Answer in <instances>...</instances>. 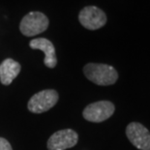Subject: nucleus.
Here are the masks:
<instances>
[{"label":"nucleus","instance_id":"nucleus-1","mask_svg":"<svg viewBox=\"0 0 150 150\" xmlns=\"http://www.w3.org/2000/svg\"><path fill=\"white\" fill-rule=\"evenodd\" d=\"M84 76L98 85H111L118 79V73L112 66L98 63H88L83 67Z\"/></svg>","mask_w":150,"mask_h":150},{"label":"nucleus","instance_id":"nucleus-2","mask_svg":"<svg viewBox=\"0 0 150 150\" xmlns=\"http://www.w3.org/2000/svg\"><path fill=\"white\" fill-rule=\"evenodd\" d=\"M49 18L42 12H30L25 15L20 23L21 32L26 37L45 32L49 27Z\"/></svg>","mask_w":150,"mask_h":150},{"label":"nucleus","instance_id":"nucleus-3","mask_svg":"<svg viewBox=\"0 0 150 150\" xmlns=\"http://www.w3.org/2000/svg\"><path fill=\"white\" fill-rule=\"evenodd\" d=\"M58 101V93L52 89L38 92L28 102L27 108L33 113H42L47 111Z\"/></svg>","mask_w":150,"mask_h":150},{"label":"nucleus","instance_id":"nucleus-4","mask_svg":"<svg viewBox=\"0 0 150 150\" xmlns=\"http://www.w3.org/2000/svg\"><path fill=\"white\" fill-rule=\"evenodd\" d=\"M115 108L111 102L100 101L88 105L82 112L84 119L90 122L100 123L108 119L113 114Z\"/></svg>","mask_w":150,"mask_h":150},{"label":"nucleus","instance_id":"nucleus-5","mask_svg":"<svg viewBox=\"0 0 150 150\" xmlns=\"http://www.w3.org/2000/svg\"><path fill=\"white\" fill-rule=\"evenodd\" d=\"M79 21L86 29L97 30L107 23V16L98 7L87 6L79 12Z\"/></svg>","mask_w":150,"mask_h":150},{"label":"nucleus","instance_id":"nucleus-6","mask_svg":"<svg viewBox=\"0 0 150 150\" xmlns=\"http://www.w3.org/2000/svg\"><path fill=\"white\" fill-rule=\"evenodd\" d=\"M126 135L135 147L139 150H150V132L142 124L130 123L126 128Z\"/></svg>","mask_w":150,"mask_h":150},{"label":"nucleus","instance_id":"nucleus-7","mask_svg":"<svg viewBox=\"0 0 150 150\" xmlns=\"http://www.w3.org/2000/svg\"><path fill=\"white\" fill-rule=\"evenodd\" d=\"M79 136L74 130H60L50 136L47 140L49 150H65L71 148L78 143Z\"/></svg>","mask_w":150,"mask_h":150},{"label":"nucleus","instance_id":"nucleus-8","mask_svg":"<svg viewBox=\"0 0 150 150\" xmlns=\"http://www.w3.org/2000/svg\"><path fill=\"white\" fill-rule=\"evenodd\" d=\"M29 47L33 50H40L45 53L44 63L49 68H54L57 64L55 49L53 44L46 38H38L30 41Z\"/></svg>","mask_w":150,"mask_h":150},{"label":"nucleus","instance_id":"nucleus-9","mask_svg":"<svg viewBox=\"0 0 150 150\" xmlns=\"http://www.w3.org/2000/svg\"><path fill=\"white\" fill-rule=\"evenodd\" d=\"M21 64L12 58H7L0 64V81L2 84L9 85L21 72Z\"/></svg>","mask_w":150,"mask_h":150},{"label":"nucleus","instance_id":"nucleus-10","mask_svg":"<svg viewBox=\"0 0 150 150\" xmlns=\"http://www.w3.org/2000/svg\"><path fill=\"white\" fill-rule=\"evenodd\" d=\"M0 150H13L10 142L7 139L0 138Z\"/></svg>","mask_w":150,"mask_h":150}]
</instances>
